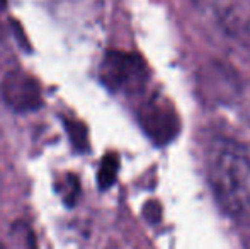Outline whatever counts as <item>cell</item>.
<instances>
[{"label":"cell","mask_w":250,"mask_h":249,"mask_svg":"<svg viewBox=\"0 0 250 249\" xmlns=\"http://www.w3.org/2000/svg\"><path fill=\"white\" fill-rule=\"evenodd\" d=\"M79 191H80V184H79V181L75 180V176L66 174L65 183H63V200H65L68 205H73L77 196H79Z\"/></svg>","instance_id":"obj_8"},{"label":"cell","mask_w":250,"mask_h":249,"mask_svg":"<svg viewBox=\"0 0 250 249\" xmlns=\"http://www.w3.org/2000/svg\"><path fill=\"white\" fill-rule=\"evenodd\" d=\"M208 181L220 208L237 220H250V150L218 136L208 150Z\"/></svg>","instance_id":"obj_1"},{"label":"cell","mask_w":250,"mask_h":249,"mask_svg":"<svg viewBox=\"0 0 250 249\" xmlns=\"http://www.w3.org/2000/svg\"><path fill=\"white\" fill-rule=\"evenodd\" d=\"M2 97L7 106L17 113L36 111L43 103L36 79L22 70H12L5 73L2 80Z\"/></svg>","instance_id":"obj_3"},{"label":"cell","mask_w":250,"mask_h":249,"mask_svg":"<svg viewBox=\"0 0 250 249\" xmlns=\"http://www.w3.org/2000/svg\"><path fill=\"white\" fill-rule=\"evenodd\" d=\"M66 128V133H68V138L72 142V145L75 147L79 152H85L89 149V138H87V130L85 126L79 121L73 120H63Z\"/></svg>","instance_id":"obj_7"},{"label":"cell","mask_w":250,"mask_h":249,"mask_svg":"<svg viewBox=\"0 0 250 249\" xmlns=\"http://www.w3.org/2000/svg\"><path fill=\"white\" fill-rule=\"evenodd\" d=\"M220 19L233 34H247L250 29L249 7L244 0H227L220 9Z\"/></svg>","instance_id":"obj_5"},{"label":"cell","mask_w":250,"mask_h":249,"mask_svg":"<svg viewBox=\"0 0 250 249\" xmlns=\"http://www.w3.org/2000/svg\"><path fill=\"white\" fill-rule=\"evenodd\" d=\"M101 79L109 89L133 92L146 79L145 63L140 57L125 51H109L101 65Z\"/></svg>","instance_id":"obj_2"},{"label":"cell","mask_w":250,"mask_h":249,"mask_svg":"<svg viewBox=\"0 0 250 249\" xmlns=\"http://www.w3.org/2000/svg\"><path fill=\"white\" fill-rule=\"evenodd\" d=\"M140 120H142L145 132L153 140H158V142H167L177 132L175 116L172 113H168L165 106H160L157 103H151L143 108Z\"/></svg>","instance_id":"obj_4"},{"label":"cell","mask_w":250,"mask_h":249,"mask_svg":"<svg viewBox=\"0 0 250 249\" xmlns=\"http://www.w3.org/2000/svg\"><path fill=\"white\" fill-rule=\"evenodd\" d=\"M118 167H119V162L114 154H107V156L102 159L99 174H97V181H99L101 189H107L114 184L116 176H118Z\"/></svg>","instance_id":"obj_6"},{"label":"cell","mask_w":250,"mask_h":249,"mask_svg":"<svg viewBox=\"0 0 250 249\" xmlns=\"http://www.w3.org/2000/svg\"><path fill=\"white\" fill-rule=\"evenodd\" d=\"M249 246H250V243H249Z\"/></svg>","instance_id":"obj_9"}]
</instances>
